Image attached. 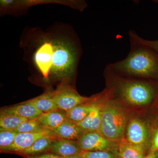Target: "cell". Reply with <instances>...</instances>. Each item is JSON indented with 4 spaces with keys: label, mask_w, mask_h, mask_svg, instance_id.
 Returning <instances> with one entry per match:
<instances>
[{
    "label": "cell",
    "mask_w": 158,
    "mask_h": 158,
    "mask_svg": "<svg viewBox=\"0 0 158 158\" xmlns=\"http://www.w3.org/2000/svg\"><path fill=\"white\" fill-rule=\"evenodd\" d=\"M38 62L43 76L69 81L76 72L79 57L77 47L62 39H43L38 53Z\"/></svg>",
    "instance_id": "obj_1"
},
{
    "label": "cell",
    "mask_w": 158,
    "mask_h": 158,
    "mask_svg": "<svg viewBox=\"0 0 158 158\" xmlns=\"http://www.w3.org/2000/svg\"><path fill=\"white\" fill-rule=\"evenodd\" d=\"M130 43L127 56L107 67L124 77L144 80L158 79V53L145 46Z\"/></svg>",
    "instance_id": "obj_2"
},
{
    "label": "cell",
    "mask_w": 158,
    "mask_h": 158,
    "mask_svg": "<svg viewBox=\"0 0 158 158\" xmlns=\"http://www.w3.org/2000/svg\"><path fill=\"white\" fill-rule=\"evenodd\" d=\"M105 76L110 85L109 90L119 98L135 106H144L155 98V87L147 80L120 75L106 67Z\"/></svg>",
    "instance_id": "obj_3"
},
{
    "label": "cell",
    "mask_w": 158,
    "mask_h": 158,
    "mask_svg": "<svg viewBox=\"0 0 158 158\" xmlns=\"http://www.w3.org/2000/svg\"><path fill=\"white\" fill-rule=\"evenodd\" d=\"M107 95L103 102L102 123L99 132L110 140L116 141L124 138L127 125V115L119 105L109 98Z\"/></svg>",
    "instance_id": "obj_4"
},
{
    "label": "cell",
    "mask_w": 158,
    "mask_h": 158,
    "mask_svg": "<svg viewBox=\"0 0 158 158\" xmlns=\"http://www.w3.org/2000/svg\"><path fill=\"white\" fill-rule=\"evenodd\" d=\"M52 94L58 109L65 112L89 101L91 98L80 95L69 81H62L56 89L52 91Z\"/></svg>",
    "instance_id": "obj_5"
},
{
    "label": "cell",
    "mask_w": 158,
    "mask_h": 158,
    "mask_svg": "<svg viewBox=\"0 0 158 158\" xmlns=\"http://www.w3.org/2000/svg\"><path fill=\"white\" fill-rule=\"evenodd\" d=\"M77 141L82 151L118 152L119 142L110 140L98 132L84 133Z\"/></svg>",
    "instance_id": "obj_6"
},
{
    "label": "cell",
    "mask_w": 158,
    "mask_h": 158,
    "mask_svg": "<svg viewBox=\"0 0 158 158\" xmlns=\"http://www.w3.org/2000/svg\"><path fill=\"white\" fill-rule=\"evenodd\" d=\"M108 90L97 95V99L93 110L82 121L77 123L84 132H99L102 123V109L103 102L108 94Z\"/></svg>",
    "instance_id": "obj_7"
},
{
    "label": "cell",
    "mask_w": 158,
    "mask_h": 158,
    "mask_svg": "<svg viewBox=\"0 0 158 158\" xmlns=\"http://www.w3.org/2000/svg\"><path fill=\"white\" fill-rule=\"evenodd\" d=\"M126 139L132 144L147 148L149 142V132L146 124L141 119L134 118L128 123Z\"/></svg>",
    "instance_id": "obj_8"
},
{
    "label": "cell",
    "mask_w": 158,
    "mask_h": 158,
    "mask_svg": "<svg viewBox=\"0 0 158 158\" xmlns=\"http://www.w3.org/2000/svg\"><path fill=\"white\" fill-rule=\"evenodd\" d=\"M46 136H54L52 131L45 130L42 131L33 133H18L14 143L3 152L19 154L29 148L40 138Z\"/></svg>",
    "instance_id": "obj_9"
},
{
    "label": "cell",
    "mask_w": 158,
    "mask_h": 158,
    "mask_svg": "<svg viewBox=\"0 0 158 158\" xmlns=\"http://www.w3.org/2000/svg\"><path fill=\"white\" fill-rule=\"evenodd\" d=\"M82 151L77 141L56 138L52 141L49 152L60 157H67L79 154Z\"/></svg>",
    "instance_id": "obj_10"
},
{
    "label": "cell",
    "mask_w": 158,
    "mask_h": 158,
    "mask_svg": "<svg viewBox=\"0 0 158 158\" xmlns=\"http://www.w3.org/2000/svg\"><path fill=\"white\" fill-rule=\"evenodd\" d=\"M1 111L14 114L28 120L38 118L43 113L27 101L19 104L1 108Z\"/></svg>",
    "instance_id": "obj_11"
},
{
    "label": "cell",
    "mask_w": 158,
    "mask_h": 158,
    "mask_svg": "<svg viewBox=\"0 0 158 158\" xmlns=\"http://www.w3.org/2000/svg\"><path fill=\"white\" fill-rule=\"evenodd\" d=\"M56 138L77 141L84 132L81 128L73 122L67 120L52 131Z\"/></svg>",
    "instance_id": "obj_12"
},
{
    "label": "cell",
    "mask_w": 158,
    "mask_h": 158,
    "mask_svg": "<svg viewBox=\"0 0 158 158\" xmlns=\"http://www.w3.org/2000/svg\"><path fill=\"white\" fill-rule=\"evenodd\" d=\"M147 148L130 143L126 138L118 142V156L122 158H144Z\"/></svg>",
    "instance_id": "obj_13"
},
{
    "label": "cell",
    "mask_w": 158,
    "mask_h": 158,
    "mask_svg": "<svg viewBox=\"0 0 158 158\" xmlns=\"http://www.w3.org/2000/svg\"><path fill=\"white\" fill-rule=\"evenodd\" d=\"M37 118L44 127L52 131L68 120L66 112L59 110L43 113Z\"/></svg>",
    "instance_id": "obj_14"
},
{
    "label": "cell",
    "mask_w": 158,
    "mask_h": 158,
    "mask_svg": "<svg viewBox=\"0 0 158 158\" xmlns=\"http://www.w3.org/2000/svg\"><path fill=\"white\" fill-rule=\"evenodd\" d=\"M97 99V96L91 97L89 101L77 106L66 112L67 119L77 123L88 116L94 107Z\"/></svg>",
    "instance_id": "obj_15"
},
{
    "label": "cell",
    "mask_w": 158,
    "mask_h": 158,
    "mask_svg": "<svg viewBox=\"0 0 158 158\" xmlns=\"http://www.w3.org/2000/svg\"><path fill=\"white\" fill-rule=\"evenodd\" d=\"M56 138L54 136H46L40 138L29 148L19 154L27 157L49 152L52 141Z\"/></svg>",
    "instance_id": "obj_16"
},
{
    "label": "cell",
    "mask_w": 158,
    "mask_h": 158,
    "mask_svg": "<svg viewBox=\"0 0 158 158\" xmlns=\"http://www.w3.org/2000/svg\"><path fill=\"white\" fill-rule=\"evenodd\" d=\"M52 91H47L27 101L35 106L43 113H48L51 111L58 110L59 109L53 99Z\"/></svg>",
    "instance_id": "obj_17"
},
{
    "label": "cell",
    "mask_w": 158,
    "mask_h": 158,
    "mask_svg": "<svg viewBox=\"0 0 158 158\" xmlns=\"http://www.w3.org/2000/svg\"><path fill=\"white\" fill-rule=\"evenodd\" d=\"M28 119L22 118L19 116L0 112V131L2 130H15L19 125Z\"/></svg>",
    "instance_id": "obj_18"
},
{
    "label": "cell",
    "mask_w": 158,
    "mask_h": 158,
    "mask_svg": "<svg viewBox=\"0 0 158 158\" xmlns=\"http://www.w3.org/2000/svg\"><path fill=\"white\" fill-rule=\"evenodd\" d=\"M49 130L44 127L37 118L23 122L15 130L17 132L33 133Z\"/></svg>",
    "instance_id": "obj_19"
},
{
    "label": "cell",
    "mask_w": 158,
    "mask_h": 158,
    "mask_svg": "<svg viewBox=\"0 0 158 158\" xmlns=\"http://www.w3.org/2000/svg\"><path fill=\"white\" fill-rule=\"evenodd\" d=\"M18 134L15 130L0 131V150L3 152L14 143Z\"/></svg>",
    "instance_id": "obj_20"
},
{
    "label": "cell",
    "mask_w": 158,
    "mask_h": 158,
    "mask_svg": "<svg viewBox=\"0 0 158 158\" xmlns=\"http://www.w3.org/2000/svg\"><path fill=\"white\" fill-rule=\"evenodd\" d=\"M129 37L130 43H134L145 46L158 53V40H150L144 39L138 36L137 33L132 30L129 32Z\"/></svg>",
    "instance_id": "obj_21"
},
{
    "label": "cell",
    "mask_w": 158,
    "mask_h": 158,
    "mask_svg": "<svg viewBox=\"0 0 158 158\" xmlns=\"http://www.w3.org/2000/svg\"><path fill=\"white\" fill-rule=\"evenodd\" d=\"M79 154L83 158H117L118 152L107 151H85Z\"/></svg>",
    "instance_id": "obj_22"
},
{
    "label": "cell",
    "mask_w": 158,
    "mask_h": 158,
    "mask_svg": "<svg viewBox=\"0 0 158 158\" xmlns=\"http://www.w3.org/2000/svg\"><path fill=\"white\" fill-rule=\"evenodd\" d=\"M158 151V129L156 130L154 134L152 141L150 152H154Z\"/></svg>",
    "instance_id": "obj_23"
},
{
    "label": "cell",
    "mask_w": 158,
    "mask_h": 158,
    "mask_svg": "<svg viewBox=\"0 0 158 158\" xmlns=\"http://www.w3.org/2000/svg\"><path fill=\"white\" fill-rule=\"evenodd\" d=\"M27 158H61V157L53 153L46 152L39 155L27 157Z\"/></svg>",
    "instance_id": "obj_24"
},
{
    "label": "cell",
    "mask_w": 158,
    "mask_h": 158,
    "mask_svg": "<svg viewBox=\"0 0 158 158\" xmlns=\"http://www.w3.org/2000/svg\"><path fill=\"white\" fill-rule=\"evenodd\" d=\"M144 158H158V151L154 152H149Z\"/></svg>",
    "instance_id": "obj_25"
},
{
    "label": "cell",
    "mask_w": 158,
    "mask_h": 158,
    "mask_svg": "<svg viewBox=\"0 0 158 158\" xmlns=\"http://www.w3.org/2000/svg\"><path fill=\"white\" fill-rule=\"evenodd\" d=\"M61 158H83L80 154L74 155L69 156L67 157H61Z\"/></svg>",
    "instance_id": "obj_26"
},
{
    "label": "cell",
    "mask_w": 158,
    "mask_h": 158,
    "mask_svg": "<svg viewBox=\"0 0 158 158\" xmlns=\"http://www.w3.org/2000/svg\"><path fill=\"white\" fill-rule=\"evenodd\" d=\"M122 158L118 156V158Z\"/></svg>",
    "instance_id": "obj_27"
}]
</instances>
